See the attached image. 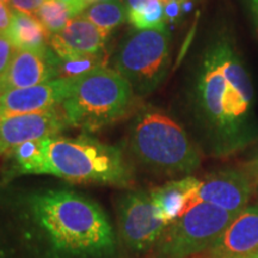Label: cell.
I'll return each mask as SVG.
<instances>
[{
  "label": "cell",
  "mask_w": 258,
  "mask_h": 258,
  "mask_svg": "<svg viewBox=\"0 0 258 258\" xmlns=\"http://www.w3.org/2000/svg\"><path fill=\"white\" fill-rule=\"evenodd\" d=\"M42 152L38 175H53L76 184H133V172L121 151L96 139L47 138L42 140Z\"/></svg>",
  "instance_id": "obj_3"
},
{
  "label": "cell",
  "mask_w": 258,
  "mask_h": 258,
  "mask_svg": "<svg viewBox=\"0 0 258 258\" xmlns=\"http://www.w3.org/2000/svg\"><path fill=\"white\" fill-rule=\"evenodd\" d=\"M133 90L117 71L101 67L74 77L62 106L73 127L97 131L121 118L133 102Z\"/></svg>",
  "instance_id": "obj_5"
},
{
  "label": "cell",
  "mask_w": 258,
  "mask_h": 258,
  "mask_svg": "<svg viewBox=\"0 0 258 258\" xmlns=\"http://www.w3.org/2000/svg\"><path fill=\"white\" fill-rule=\"evenodd\" d=\"M43 140V139H42ZM42 140L28 141L15 147L10 153L17 175H38L42 163Z\"/></svg>",
  "instance_id": "obj_19"
},
{
  "label": "cell",
  "mask_w": 258,
  "mask_h": 258,
  "mask_svg": "<svg viewBox=\"0 0 258 258\" xmlns=\"http://www.w3.org/2000/svg\"><path fill=\"white\" fill-rule=\"evenodd\" d=\"M247 2H249L251 15H252L254 25H256V29L258 32V0H247Z\"/></svg>",
  "instance_id": "obj_29"
},
{
  "label": "cell",
  "mask_w": 258,
  "mask_h": 258,
  "mask_svg": "<svg viewBox=\"0 0 258 258\" xmlns=\"http://www.w3.org/2000/svg\"><path fill=\"white\" fill-rule=\"evenodd\" d=\"M12 11L9 6L0 0V34H8L10 24H11Z\"/></svg>",
  "instance_id": "obj_26"
},
{
  "label": "cell",
  "mask_w": 258,
  "mask_h": 258,
  "mask_svg": "<svg viewBox=\"0 0 258 258\" xmlns=\"http://www.w3.org/2000/svg\"><path fill=\"white\" fill-rule=\"evenodd\" d=\"M241 170L249 177L253 189H258V148L256 152L250 157V159L245 161Z\"/></svg>",
  "instance_id": "obj_24"
},
{
  "label": "cell",
  "mask_w": 258,
  "mask_h": 258,
  "mask_svg": "<svg viewBox=\"0 0 258 258\" xmlns=\"http://www.w3.org/2000/svg\"><path fill=\"white\" fill-rule=\"evenodd\" d=\"M170 64V32L166 28L135 30L124 38L115 57L117 71L138 95L160 85Z\"/></svg>",
  "instance_id": "obj_7"
},
{
  "label": "cell",
  "mask_w": 258,
  "mask_h": 258,
  "mask_svg": "<svg viewBox=\"0 0 258 258\" xmlns=\"http://www.w3.org/2000/svg\"><path fill=\"white\" fill-rule=\"evenodd\" d=\"M46 0H10V6L15 11L22 12L36 17L38 10L44 4Z\"/></svg>",
  "instance_id": "obj_23"
},
{
  "label": "cell",
  "mask_w": 258,
  "mask_h": 258,
  "mask_svg": "<svg viewBox=\"0 0 258 258\" xmlns=\"http://www.w3.org/2000/svg\"><path fill=\"white\" fill-rule=\"evenodd\" d=\"M0 97H2V91H0Z\"/></svg>",
  "instance_id": "obj_33"
},
{
  "label": "cell",
  "mask_w": 258,
  "mask_h": 258,
  "mask_svg": "<svg viewBox=\"0 0 258 258\" xmlns=\"http://www.w3.org/2000/svg\"><path fill=\"white\" fill-rule=\"evenodd\" d=\"M185 0H166L164 3V11H165V17L170 19L171 22L176 21L180 17L183 10V4Z\"/></svg>",
  "instance_id": "obj_25"
},
{
  "label": "cell",
  "mask_w": 258,
  "mask_h": 258,
  "mask_svg": "<svg viewBox=\"0 0 258 258\" xmlns=\"http://www.w3.org/2000/svg\"><path fill=\"white\" fill-rule=\"evenodd\" d=\"M3 3H5V4H8V3H10V0H2Z\"/></svg>",
  "instance_id": "obj_31"
},
{
  "label": "cell",
  "mask_w": 258,
  "mask_h": 258,
  "mask_svg": "<svg viewBox=\"0 0 258 258\" xmlns=\"http://www.w3.org/2000/svg\"><path fill=\"white\" fill-rule=\"evenodd\" d=\"M106 37L83 15L71 19L62 30L51 35L50 46L61 60H80L104 54Z\"/></svg>",
  "instance_id": "obj_13"
},
{
  "label": "cell",
  "mask_w": 258,
  "mask_h": 258,
  "mask_svg": "<svg viewBox=\"0 0 258 258\" xmlns=\"http://www.w3.org/2000/svg\"><path fill=\"white\" fill-rule=\"evenodd\" d=\"M195 104L214 156H231L257 140L253 84L227 32L205 50L196 79Z\"/></svg>",
  "instance_id": "obj_1"
},
{
  "label": "cell",
  "mask_w": 258,
  "mask_h": 258,
  "mask_svg": "<svg viewBox=\"0 0 258 258\" xmlns=\"http://www.w3.org/2000/svg\"><path fill=\"white\" fill-rule=\"evenodd\" d=\"M57 78V56L44 50H16L8 70L0 78L3 93L25 89Z\"/></svg>",
  "instance_id": "obj_12"
},
{
  "label": "cell",
  "mask_w": 258,
  "mask_h": 258,
  "mask_svg": "<svg viewBox=\"0 0 258 258\" xmlns=\"http://www.w3.org/2000/svg\"><path fill=\"white\" fill-rule=\"evenodd\" d=\"M105 55L64 61L57 57V78H74L101 67H105Z\"/></svg>",
  "instance_id": "obj_21"
},
{
  "label": "cell",
  "mask_w": 258,
  "mask_h": 258,
  "mask_svg": "<svg viewBox=\"0 0 258 258\" xmlns=\"http://www.w3.org/2000/svg\"><path fill=\"white\" fill-rule=\"evenodd\" d=\"M238 214L198 202L166 226L150 258H195L218 239Z\"/></svg>",
  "instance_id": "obj_6"
},
{
  "label": "cell",
  "mask_w": 258,
  "mask_h": 258,
  "mask_svg": "<svg viewBox=\"0 0 258 258\" xmlns=\"http://www.w3.org/2000/svg\"><path fill=\"white\" fill-rule=\"evenodd\" d=\"M131 151L140 164L158 175L191 176L201 165V152L185 131L169 115L148 110L135 121Z\"/></svg>",
  "instance_id": "obj_4"
},
{
  "label": "cell",
  "mask_w": 258,
  "mask_h": 258,
  "mask_svg": "<svg viewBox=\"0 0 258 258\" xmlns=\"http://www.w3.org/2000/svg\"><path fill=\"white\" fill-rule=\"evenodd\" d=\"M200 179L194 176H186L173 179L165 184L151 190L150 198L159 218L166 225L182 217L196 200Z\"/></svg>",
  "instance_id": "obj_15"
},
{
  "label": "cell",
  "mask_w": 258,
  "mask_h": 258,
  "mask_svg": "<svg viewBox=\"0 0 258 258\" xmlns=\"http://www.w3.org/2000/svg\"><path fill=\"white\" fill-rule=\"evenodd\" d=\"M80 14L72 5L62 0H46L38 10L36 18L51 35L57 34L66 27L71 19Z\"/></svg>",
  "instance_id": "obj_18"
},
{
  "label": "cell",
  "mask_w": 258,
  "mask_h": 258,
  "mask_svg": "<svg viewBox=\"0 0 258 258\" xmlns=\"http://www.w3.org/2000/svg\"><path fill=\"white\" fill-rule=\"evenodd\" d=\"M258 250V205L241 211L217 240L195 258H238Z\"/></svg>",
  "instance_id": "obj_14"
},
{
  "label": "cell",
  "mask_w": 258,
  "mask_h": 258,
  "mask_svg": "<svg viewBox=\"0 0 258 258\" xmlns=\"http://www.w3.org/2000/svg\"><path fill=\"white\" fill-rule=\"evenodd\" d=\"M156 2V0H123L124 6H125V11H132V10H137L141 6L150 4V3ZM163 3H165L166 0H161Z\"/></svg>",
  "instance_id": "obj_27"
},
{
  "label": "cell",
  "mask_w": 258,
  "mask_h": 258,
  "mask_svg": "<svg viewBox=\"0 0 258 258\" xmlns=\"http://www.w3.org/2000/svg\"><path fill=\"white\" fill-rule=\"evenodd\" d=\"M127 19L137 30L166 28L164 3L161 0H156L137 10L127 11Z\"/></svg>",
  "instance_id": "obj_20"
},
{
  "label": "cell",
  "mask_w": 258,
  "mask_h": 258,
  "mask_svg": "<svg viewBox=\"0 0 258 258\" xmlns=\"http://www.w3.org/2000/svg\"><path fill=\"white\" fill-rule=\"evenodd\" d=\"M253 186L241 169H222L209 173L196 191L198 202H206L233 214H239L247 207Z\"/></svg>",
  "instance_id": "obj_9"
},
{
  "label": "cell",
  "mask_w": 258,
  "mask_h": 258,
  "mask_svg": "<svg viewBox=\"0 0 258 258\" xmlns=\"http://www.w3.org/2000/svg\"><path fill=\"white\" fill-rule=\"evenodd\" d=\"M35 220L51 244L77 257L114 254L116 238L104 211L96 202L70 190H48L30 200Z\"/></svg>",
  "instance_id": "obj_2"
},
{
  "label": "cell",
  "mask_w": 258,
  "mask_h": 258,
  "mask_svg": "<svg viewBox=\"0 0 258 258\" xmlns=\"http://www.w3.org/2000/svg\"><path fill=\"white\" fill-rule=\"evenodd\" d=\"M238 258H258V250L253 251V252H251V253H247V254H245V256L238 257Z\"/></svg>",
  "instance_id": "obj_30"
},
{
  "label": "cell",
  "mask_w": 258,
  "mask_h": 258,
  "mask_svg": "<svg viewBox=\"0 0 258 258\" xmlns=\"http://www.w3.org/2000/svg\"><path fill=\"white\" fill-rule=\"evenodd\" d=\"M16 49L44 50L49 32L35 16H30L12 10L11 24L6 34Z\"/></svg>",
  "instance_id": "obj_16"
},
{
  "label": "cell",
  "mask_w": 258,
  "mask_h": 258,
  "mask_svg": "<svg viewBox=\"0 0 258 258\" xmlns=\"http://www.w3.org/2000/svg\"><path fill=\"white\" fill-rule=\"evenodd\" d=\"M73 78H56L25 89H15L0 97V118L15 115L37 114L62 104Z\"/></svg>",
  "instance_id": "obj_11"
},
{
  "label": "cell",
  "mask_w": 258,
  "mask_h": 258,
  "mask_svg": "<svg viewBox=\"0 0 258 258\" xmlns=\"http://www.w3.org/2000/svg\"><path fill=\"white\" fill-rule=\"evenodd\" d=\"M96 2H103V0H93V3H96Z\"/></svg>",
  "instance_id": "obj_32"
},
{
  "label": "cell",
  "mask_w": 258,
  "mask_h": 258,
  "mask_svg": "<svg viewBox=\"0 0 258 258\" xmlns=\"http://www.w3.org/2000/svg\"><path fill=\"white\" fill-rule=\"evenodd\" d=\"M16 48L6 34H0V78L8 70L16 53Z\"/></svg>",
  "instance_id": "obj_22"
},
{
  "label": "cell",
  "mask_w": 258,
  "mask_h": 258,
  "mask_svg": "<svg viewBox=\"0 0 258 258\" xmlns=\"http://www.w3.org/2000/svg\"><path fill=\"white\" fill-rule=\"evenodd\" d=\"M105 36L122 24L127 18L123 0H103L89 5L82 14Z\"/></svg>",
  "instance_id": "obj_17"
},
{
  "label": "cell",
  "mask_w": 258,
  "mask_h": 258,
  "mask_svg": "<svg viewBox=\"0 0 258 258\" xmlns=\"http://www.w3.org/2000/svg\"><path fill=\"white\" fill-rule=\"evenodd\" d=\"M62 2L67 3V4L72 5L79 14H83V11L90 5L88 0H62Z\"/></svg>",
  "instance_id": "obj_28"
},
{
  "label": "cell",
  "mask_w": 258,
  "mask_h": 258,
  "mask_svg": "<svg viewBox=\"0 0 258 258\" xmlns=\"http://www.w3.org/2000/svg\"><path fill=\"white\" fill-rule=\"evenodd\" d=\"M118 232L122 245L131 253H150L165 231L150 194L132 191L123 195L117 207Z\"/></svg>",
  "instance_id": "obj_8"
},
{
  "label": "cell",
  "mask_w": 258,
  "mask_h": 258,
  "mask_svg": "<svg viewBox=\"0 0 258 258\" xmlns=\"http://www.w3.org/2000/svg\"><path fill=\"white\" fill-rule=\"evenodd\" d=\"M67 123L64 114L53 110L0 118V156L28 141L56 137Z\"/></svg>",
  "instance_id": "obj_10"
}]
</instances>
